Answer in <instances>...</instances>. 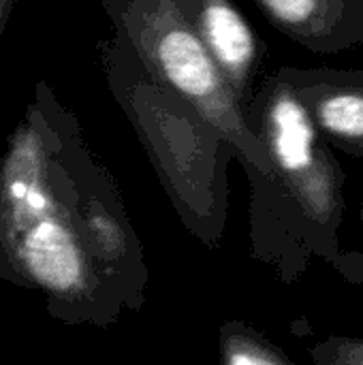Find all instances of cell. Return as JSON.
Masks as SVG:
<instances>
[{"label": "cell", "instance_id": "6da1fadb", "mask_svg": "<svg viewBox=\"0 0 363 365\" xmlns=\"http://www.w3.org/2000/svg\"><path fill=\"white\" fill-rule=\"evenodd\" d=\"M113 34L171 94L195 107L229 143L257 163L267 156L178 0H101Z\"/></svg>", "mask_w": 363, "mask_h": 365}, {"label": "cell", "instance_id": "7a4b0ae2", "mask_svg": "<svg viewBox=\"0 0 363 365\" xmlns=\"http://www.w3.org/2000/svg\"><path fill=\"white\" fill-rule=\"evenodd\" d=\"M178 4L246 111L259 86L265 43L233 0H178Z\"/></svg>", "mask_w": 363, "mask_h": 365}, {"label": "cell", "instance_id": "3957f363", "mask_svg": "<svg viewBox=\"0 0 363 365\" xmlns=\"http://www.w3.org/2000/svg\"><path fill=\"white\" fill-rule=\"evenodd\" d=\"M319 135L349 150H363V71L280 66Z\"/></svg>", "mask_w": 363, "mask_h": 365}, {"label": "cell", "instance_id": "277c9868", "mask_svg": "<svg viewBox=\"0 0 363 365\" xmlns=\"http://www.w3.org/2000/svg\"><path fill=\"white\" fill-rule=\"evenodd\" d=\"M267 21L312 53L363 45V0H255Z\"/></svg>", "mask_w": 363, "mask_h": 365}, {"label": "cell", "instance_id": "5b68a950", "mask_svg": "<svg viewBox=\"0 0 363 365\" xmlns=\"http://www.w3.org/2000/svg\"><path fill=\"white\" fill-rule=\"evenodd\" d=\"M21 261L36 282L64 293L83 276V261L73 233L58 218H41L21 242Z\"/></svg>", "mask_w": 363, "mask_h": 365}, {"label": "cell", "instance_id": "8992f818", "mask_svg": "<svg viewBox=\"0 0 363 365\" xmlns=\"http://www.w3.org/2000/svg\"><path fill=\"white\" fill-rule=\"evenodd\" d=\"M229 365H274L272 361L255 355V353H248V351H233L229 355Z\"/></svg>", "mask_w": 363, "mask_h": 365}, {"label": "cell", "instance_id": "52a82bcc", "mask_svg": "<svg viewBox=\"0 0 363 365\" xmlns=\"http://www.w3.org/2000/svg\"><path fill=\"white\" fill-rule=\"evenodd\" d=\"M13 6H15V0H0V38L4 34V28H6V21L11 17Z\"/></svg>", "mask_w": 363, "mask_h": 365}]
</instances>
